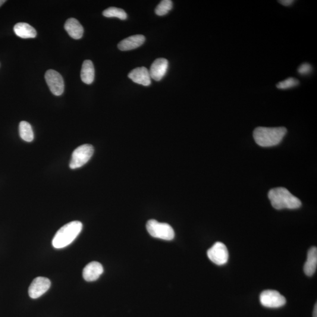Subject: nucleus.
Wrapping results in <instances>:
<instances>
[{"label": "nucleus", "instance_id": "obj_22", "mask_svg": "<svg viewBox=\"0 0 317 317\" xmlns=\"http://www.w3.org/2000/svg\"><path fill=\"white\" fill-rule=\"evenodd\" d=\"M312 70V67L311 65L308 63H304L300 65L298 71L300 74L305 75L310 74Z\"/></svg>", "mask_w": 317, "mask_h": 317}, {"label": "nucleus", "instance_id": "obj_24", "mask_svg": "<svg viewBox=\"0 0 317 317\" xmlns=\"http://www.w3.org/2000/svg\"><path fill=\"white\" fill-rule=\"evenodd\" d=\"M313 317H317V304L315 306V310H314Z\"/></svg>", "mask_w": 317, "mask_h": 317}, {"label": "nucleus", "instance_id": "obj_21", "mask_svg": "<svg viewBox=\"0 0 317 317\" xmlns=\"http://www.w3.org/2000/svg\"><path fill=\"white\" fill-rule=\"evenodd\" d=\"M299 84V81L294 78H288L277 84V88L280 90H287L296 87Z\"/></svg>", "mask_w": 317, "mask_h": 317}, {"label": "nucleus", "instance_id": "obj_18", "mask_svg": "<svg viewBox=\"0 0 317 317\" xmlns=\"http://www.w3.org/2000/svg\"><path fill=\"white\" fill-rule=\"evenodd\" d=\"M19 133L22 139L31 142L34 139V133L31 125L26 121H22L19 125Z\"/></svg>", "mask_w": 317, "mask_h": 317}, {"label": "nucleus", "instance_id": "obj_19", "mask_svg": "<svg viewBox=\"0 0 317 317\" xmlns=\"http://www.w3.org/2000/svg\"><path fill=\"white\" fill-rule=\"evenodd\" d=\"M103 16L108 18H118L122 20H125L127 18V14L124 9L117 7H112L106 9L103 11Z\"/></svg>", "mask_w": 317, "mask_h": 317}, {"label": "nucleus", "instance_id": "obj_9", "mask_svg": "<svg viewBox=\"0 0 317 317\" xmlns=\"http://www.w3.org/2000/svg\"><path fill=\"white\" fill-rule=\"evenodd\" d=\"M51 287V281L48 278L38 277L34 279L28 289L31 299H36L42 296Z\"/></svg>", "mask_w": 317, "mask_h": 317}, {"label": "nucleus", "instance_id": "obj_23", "mask_svg": "<svg viewBox=\"0 0 317 317\" xmlns=\"http://www.w3.org/2000/svg\"><path fill=\"white\" fill-rule=\"evenodd\" d=\"M282 5L284 6H290L294 2L293 0H282V1H278Z\"/></svg>", "mask_w": 317, "mask_h": 317}, {"label": "nucleus", "instance_id": "obj_3", "mask_svg": "<svg viewBox=\"0 0 317 317\" xmlns=\"http://www.w3.org/2000/svg\"><path fill=\"white\" fill-rule=\"evenodd\" d=\"M83 224L79 221H74L66 224L56 232L53 238L52 246L55 249H62L70 245L80 234Z\"/></svg>", "mask_w": 317, "mask_h": 317}, {"label": "nucleus", "instance_id": "obj_13", "mask_svg": "<svg viewBox=\"0 0 317 317\" xmlns=\"http://www.w3.org/2000/svg\"><path fill=\"white\" fill-rule=\"evenodd\" d=\"M145 42V37L143 35H135L122 40L118 44V48L121 51H130L138 48Z\"/></svg>", "mask_w": 317, "mask_h": 317}, {"label": "nucleus", "instance_id": "obj_1", "mask_svg": "<svg viewBox=\"0 0 317 317\" xmlns=\"http://www.w3.org/2000/svg\"><path fill=\"white\" fill-rule=\"evenodd\" d=\"M284 127H258L253 132V137L257 145L262 147H272L278 145L287 133Z\"/></svg>", "mask_w": 317, "mask_h": 317}, {"label": "nucleus", "instance_id": "obj_11", "mask_svg": "<svg viewBox=\"0 0 317 317\" xmlns=\"http://www.w3.org/2000/svg\"><path fill=\"white\" fill-rule=\"evenodd\" d=\"M103 272V268L101 264L97 262H92L85 267L83 275L85 280L94 281L98 280Z\"/></svg>", "mask_w": 317, "mask_h": 317}, {"label": "nucleus", "instance_id": "obj_15", "mask_svg": "<svg viewBox=\"0 0 317 317\" xmlns=\"http://www.w3.org/2000/svg\"><path fill=\"white\" fill-rule=\"evenodd\" d=\"M317 267V249L315 247L311 248L307 254V259L304 267V272L307 275L312 276L316 272Z\"/></svg>", "mask_w": 317, "mask_h": 317}, {"label": "nucleus", "instance_id": "obj_25", "mask_svg": "<svg viewBox=\"0 0 317 317\" xmlns=\"http://www.w3.org/2000/svg\"><path fill=\"white\" fill-rule=\"evenodd\" d=\"M6 2L5 0H0V7Z\"/></svg>", "mask_w": 317, "mask_h": 317}, {"label": "nucleus", "instance_id": "obj_20", "mask_svg": "<svg viewBox=\"0 0 317 317\" xmlns=\"http://www.w3.org/2000/svg\"><path fill=\"white\" fill-rule=\"evenodd\" d=\"M173 7V2L171 0H163L157 6L155 9V13L159 16H163L168 13Z\"/></svg>", "mask_w": 317, "mask_h": 317}, {"label": "nucleus", "instance_id": "obj_4", "mask_svg": "<svg viewBox=\"0 0 317 317\" xmlns=\"http://www.w3.org/2000/svg\"><path fill=\"white\" fill-rule=\"evenodd\" d=\"M146 228L150 236L165 240H172L175 237V231L170 225L160 223L156 220L147 222Z\"/></svg>", "mask_w": 317, "mask_h": 317}, {"label": "nucleus", "instance_id": "obj_16", "mask_svg": "<svg viewBox=\"0 0 317 317\" xmlns=\"http://www.w3.org/2000/svg\"><path fill=\"white\" fill-rule=\"evenodd\" d=\"M14 33L22 39H34L37 36V31L30 24L25 23H19L15 25Z\"/></svg>", "mask_w": 317, "mask_h": 317}, {"label": "nucleus", "instance_id": "obj_8", "mask_svg": "<svg viewBox=\"0 0 317 317\" xmlns=\"http://www.w3.org/2000/svg\"><path fill=\"white\" fill-rule=\"evenodd\" d=\"M209 259L213 263L219 266L226 264L228 260V252L227 247L221 242L216 243L208 251Z\"/></svg>", "mask_w": 317, "mask_h": 317}, {"label": "nucleus", "instance_id": "obj_5", "mask_svg": "<svg viewBox=\"0 0 317 317\" xmlns=\"http://www.w3.org/2000/svg\"><path fill=\"white\" fill-rule=\"evenodd\" d=\"M94 152L93 146L90 144L78 147L72 155L70 167L72 169L80 168L86 165L92 156Z\"/></svg>", "mask_w": 317, "mask_h": 317}, {"label": "nucleus", "instance_id": "obj_14", "mask_svg": "<svg viewBox=\"0 0 317 317\" xmlns=\"http://www.w3.org/2000/svg\"><path fill=\"white\" fill-rule=\"evenodd\" d=\"M65 30L75 40H80L83 36L84 28L76 19H68L65 24Z\"/></svg>", "mask_w": 317, "mask_h": 317}, {"label": "nucleus", "instance_id": "obj_12", "mask_svg": "<svg viewBox=\"0 0 317 317\" xmlns=\"http://www.w3.org/2000/svg\"><path fill=\"white\" fill-rule=\"evenodd\" d=\"M128 77L134 83L142 85L143 86H149L151 84L149 71L145 67H138L135 68L128 75Z\"/></svg>", "mask_w": 317, "mask_h": 317}, {"label": "nucleus", "instance_id": "obj_7", "mask_svg": "<svg viewBox=\"0 0 317 317\" xmlns=\"http://www.w3.org/2000/svg\"><path fill=\"white\" fill-rule=\"evenodd\" d=\"M45 78L51 92L56 96H60L64 92V83L60 74L53 70L46 71Z\"/></svg>", "mask_w": 317, "mask_h": 317}, {"label": "nucleus", "instance_id": "obj_10", "mask_svg": "<svg viewBox=\"0 0 317 317\" xmlns=\"http://www.w3.org/2000/svg\"><path fill=\"white\" fill-rule=\"evenodd\" d=\"M168 67L167 59L162 58L156 59L149 71L150 78L156 81H161L167 73Z\"/></svg>", "mask_w": 317, "mask_h": 317}, {"label": "nucleus", "instance_id": "obj_6", "mask_svg": "<svg viewBox=\"0 0 317 317\" xmlns=\"http://www.w3.org/2000/svg\"><path fill=\"white\" fill-rule=\"evenodd\" d=\"M260 303L268 308H279L285 305L286 299L279 292L275 290H265L260 296Z\"/></svg>", "mask_w": 317, "mask_h": 317}, {"label": "nucleus", "instance_id": "obj_17", "mask_svg": "<svg viewBox=\"0 0 317 317\" xmlns=\"http://www.w3.org/2000/svg\"><path fill=\"white\" fill-rule=\"evenodd\" d=\"M82 81L85 84H91L95 78V69L92 62L86 60L83 62L81 72Z\"/></svg>", "mask_w": 317, "mask_h": 317}, {"label": "nucleus", "instance_id": "obj_2", "mask_svg": "<svg viewBox=\"0 0 317 317\" xmlns=\"http://www.w3.org/2000/svg\"><path fill=\"white\" fill-rule=\"evenodd\" d=\"M268 196L272 205L275 209H297L301 206L299 198L284 187H276L269 191Z\"/></svg>", "mask_w": 317, "mask_h": 317}]
</instances>
